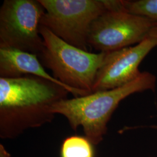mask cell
<instances>
[{
  "instance_id": "obj_1",
  "label": "cell",
  "mask_w": 157,
  "mask_h": 157,
  "mask_svg": "<svg viewBox=\"0 0 157 157\" xmlns=\"http://www.w3.org/2000/svg\"><path fill=\"white\" fill-rule=\"evenodd\" d=\"M69 92L39 77L0 78V137L12 139L29 129L50 123L53 105L67 98Z\"/></svg>"
},
{
  "instance_id": "obj_2",
  "label": "cell",
  "mask_w": 157,
  "mask_h": 157,
  "mask_svg": "<svg viewBox=\"0 0 157 157\" xmlns=\"http://www.w3.org/2000/svg\"><path fill=\"white\" fill-rule=\"evenodd\" d=\"M156 84L154 75L142 72L138 78L123 86L58 101L52 112L64 116L75 131L82 126L85 136L97 145L107 133V124L120 102L135 93L154 91Z\"/></svg>"
},
{
  "instance_id": "obj_3",
  "label": "cell",
  "mask_w": 157,
  "mask_h": 157,
  "mask_svg": "<svg viewBox=\"0 0 157 157\" xmlns=\"http://www.w3.org/2000/svg\"><path fill=\"white\" fill-rule=\"evenodd\" d=\"M44 48L37 56L44 67L57 80L75 91L78 97L92 93L95 78L107 52L97 54L81 50L57 37L40 25Z\"/></svg>"
},
{
  "instance_id": "obj_4",
  "label": "cell",
  "mask_w": 157,
  "mask_h": 157,
  "mask_svg": "<svg viewBox=\"0 0 157 157\" xmlns=\"http://www.w3.org/2000/svg\"><path fill=\"white\" fill-rule=\"evenodd\" d=\"M45 9L41 25L71 45L87 50L92 23L108 11H119L118 0H39Z\"/></svg>"
},
{
  "instance_id": "obj_5",
  "label": "cell",
  "mask_w": 157,
  "mask_h": 157,
  "mask_svg": "<svg viewBox=\"0 0 157 157\" xmlns=\"http://www.w3.org/2000/svg\"><path fill=\"white\" fill-rule=\"evenodd\" d=\"M45 12L39 0H5L0 8V48L38 56L44 48L40 27Z\"/></svg>"
},
{
  "instance_id": "obj_6",
  "label": "cell",
  "mask_w": 157,
  "mask_h": 157,
  "mask_svg": "<svg viewBox=\"0 0 157 157\" xmlns=\"http://www.w3.org/2000/svg\"><path fill=\"white\" fill-rule=\"evenodd\" d=\"M155 36L156 21L125 11H108L92 23L87 42L100 52H110Z\"/></svg>"
},
{
  "instance_id": "obj_7",
  "label": "cell",
  "mask_w": 157,
  "mask_h": 157,
  "mask_svg": "<svg viewBox=\"0 0 157 157\" xmlns=\"http://www.w3.org/2000/svg\"><path fill=\"white\" fill-rule=\"evenodd\" d=\"M155 47L157 36L136 45L107 52L97 74L92 92L113 89L138 78L142 73L139 70L141 63Z\"/></svg>"
},
{
  "instance_id": "obj_8",
  "label": "cell",
  "mask_w": 157,
  "mask_h": 157,
  "mask_svg": "<svg viewBox=\"0 0 157 157\" xmlns=\"http://www.w3.org/2000/svg\"><path fill=\"white\" fill-rule=\"evenodd\" d=\"M32 75L44 78L65 88L74 97L76 93L47 72L38 56L22 51L0 48V78H17Z\"/></svg>"
},
{
  "instance_id": "obj_9",
  "label": "cell",
  "mask_w": 157,
  "mask_h": 157,
  "mask_svg": "<svg viewBox=\"0 0 157 157\" xmlns=\"http://www.w3.org/2000/svg\"><path fill=\"white\" fill-rule=\"evenodd\" d=\"M94 144L86 136H71L61 147V157H95Z\"/></svg>"
},
{
  "instance_id": "obj_10",
  "label": "cell",
  "mask_w": 157,
  "mask_h": 157,
  "mask_svg": "<svg viewBox=\"0 0 157 157\" xmlns=\"http://www.w3.org/2000/svg\"><path fill=\"white\" fill-rule=\"evenodd\" d=\"M124 10L157 22V0H121Z\"/></svg>"
},
{
  "instance_id": "obj_11",
  "label": "cell",
  "mask_w": 157,
  "mask_h": 157,
  "mask_svg": "<svg viewBox=\"0 0 157 157\" xmlns=\"http://www.w3.org/2000/svg\"><path fill=\"white\" fill-rule=\"evenodd\" d=\"M0 157H11L10 154L6 151L4 146H2V144H1V146H0Z\"/></svg>"
},
{
  "instance_id": "obj_12",
  "label": "cell",
  "mask_w": 157,
  "mask_h": 157,
  "mask_svg": "<svg viewBox=\"0 0 157 157\" xmlns=\"http://www.w3.org/2000/svg\"><path fill=\"white\" fill-rule=\"evenodd\" d=\"M150 128H152V129H155V130H157V125H155V124H154V125H152L150 126Z\"/></svg>"
}]
</instances>
